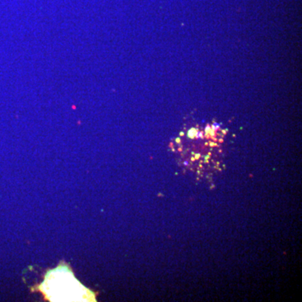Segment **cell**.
I'll list each match as a JSON object with an SVG mask.
<instances>
[{
    "instance_id": "cell-1",
    "label": "cell",
    "mask_w": 302,
    "mask_h": 302,
    "mask_svg": "<svg viewBox=\"0 0 302 302\" xmlns=\"http://www.w3.org/2000/svg\"><path fill=\"white\" fill-rule=\"evenodd\" d=\"M41 291L51 301H94L95 296L76 279L69 268L61 265L47 273Z\"/></svg>"
},
{
    "instance_id": "cell-2",
    "label": "cell",
    "mask_w": 302,
    "mask_h": 302,
    "mask_svg": "<svg viewBox=\"0 0 302 302\" xmlns=\"http://www.w3.org/2000/svg\"><path fill=\"white\" fill-rule=\"evenodd\" d=\"M200 156H201V155H200L199 154H198V155H196V158H195V160H198V159H199V157H200Z\"/></svg>"
},
{
    "instance_id": "cell-3",
    "label": "cell",
    "mask_w": 302,
    "mask_h": 302,
    "mask_svg": "<svg viewBox=\"0 0 302 302\" xmlns=\"http://www.w3.org/2000/svg\"><path fill=\"white\" fill-rule=\"evenodd\" d=\"M187 164H188L187 162H184V165H187Z\"/></svg>"
}]
</instances>
